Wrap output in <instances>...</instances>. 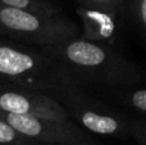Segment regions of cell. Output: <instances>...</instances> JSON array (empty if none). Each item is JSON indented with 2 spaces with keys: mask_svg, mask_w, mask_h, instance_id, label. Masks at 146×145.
Returning a JSON list of instances; mask_svg holds the SVG:
<instances>
[{
  "mask_svg": "<svg viewBox=\"0 0 146 145\" xmlns=\"http://www.w3.org/2000/svg\"><path fill=\"white\" fill-rule=\"evenodd\" d=\"M77 35V25L62 13L50 15L0 4V36L42 49L68 41Z\"/></svg>",
  "mask_w": 146,
  "mask_h": 145,
  "instance_id": "3",
  "label": "cell"
},
{
  "mask_svg": "<svg viewBox=\"0 0 146 145\" xmlns=\"http://www.w3.org/2000/svg\"><path fill=\"white\" fill-rule=\"evenodd\" d=\"M0 81L48 94L76 85L59 62L42 49L0 36ZM78 86V85H77Z\"/></svg>",
  "mask_w": 146,
  "mask_h": 145,
  "instance_id": "2",
  "label": "cell"
},
{
  "mask_svg": "<svg viewBox=\"0 0 146 145\" xmlns=\"http://www.w3.org/2000/svg\"><path fill=\"white\" fill-rule=\"evenodd\" d=\"M0 4L15 9L37 12L42 14H59L62 13V7L50 0H0Z\"/></svg>",
  "mask_w": 146,
  "mask_h": 145,
  "instance_id": "8",
  "label": "cell"
},
{
  "mask_svg": "<svg viewBox=\"0 0 146 145\" xmlns=\"http://www.w3.org/2000/svg\"><path fill=\"white\" fill-rule=\"evenodd\" d=\"M51 98L63 105L71 120L90 134L113 138L131 136V120L88 95L81 86H67L54 92Z\"/></svg>",
  "mask_w": 146,
  "mask_h": 145,
  "instance_id": "4",
  "label": "cell"
},
{
  "mask_svg": "<svg viewBox=\"0 0 146 145\" xmlns=\"http://www.w3.org/2000/svg\"><path fill=\"white\" fill-rule=\"evenodd\" d=\"M15 143H32V141H30L25 136H22L9 123L0 118V144H15Z\"/></svg>",
  "mask_w": 146,
  "mask_h": 145,
  "instance_id": "10",
  "label": "cell"
},
{
  "mask_svg": "<svg viewBox=\"0 0 146 145\" xmlns=\"http://www.w3.org/2000/svg\"><path fill=\"white\" fill-rule=\"evenodd\" d=\"M131 87L132 86L113 89L115 91L118 102L136 112L146 114V89H141V87L131 89Z\"/></svg>",
  "mask_w": 146,
  "mask_h": 145,
  "instance_id": "9",
  "label": "cell"
},
{
  "mask_svg": "<svg viewBox=\"0 0 146 145\" xmlns=\"http://www.w3.org/2000/svg\"><path fill=\"white\" fill-rule=\"evenodd\" d=\"M0 145H38L33 143H15V144H0Z\"/></svg>",
  "mask_w": 146,
  "mask_h": 145,
  "instance_id": "14",
  "label": "cell"
},
{
  "mask_svg": "<svg viewBox=\"0 0 146 145\" xmlns=\"http://www.w3.org/2000/svg\"><path fill=\"white\" fill-rule=\"evenodd\" d=\"M77 15L82 26L81 37L110 45L118 35V12L78 5Z\"/></svg>",
  "mask_w": 146,
  "mask_h": 145,
  "instance_id": "7",
  "label": "cell"
},
{
  "mask_svg": "<svg viewBox=\"0 0 146 145\" xmlns=\"http://www.w3.org/2000/svg\"><path fill=\"white\" fill-rule=\"evenodd\" d=\"M133 14L137 25L146 35V0H133Z\"/></svg>",
  "mask_w": 146,
  "mask_h": 145,
  "instance_id": "13",
  "label": "cell"
},
{
  "mask_svg": "<svg viewBox=\"0 0 146 145\" xmlns=\"http://www.w3.org/2000/svg\"><path fill=\"white\" fill-rule=\"evenodd\" d=\"M0 113L71 120L64 107L48 94L0 81Z\"/></svg>",
  "mask_w": 146,
  "mask_h": 145,
  "instance_id": "6",
  "label": "cell"
},
{
  "mask_svg": "<svg viewBox=\"0 0 146 145\" xmlns=\"http://www.w3.org/2000/svg\"><path fill=\"white\" fill-rule=\"evenodd\" d=\"M0 118L35 144L44 145H95L88 131L73 120L0 113Z\"/></svg>",
  "mask_w": 146,
  "mask_h": 145,
  "instance_id": "5",
  "label": "cell"
},
{
  "mask_svg": "<svg viewBox=\"0 0 146 145\" xmlns=\"http://www.w3.org/2000/svg\"><path fill=\"white\" fill-rule=\"evenodd\" d=\"M131 136L140 145H146V121L131 120Z\"/></svg>",
  "mask_w": 146,
  "mask_h": 145,
  "instance_id": "12",
  "label": "cell"
},
{
  "mask_svg": "<svg viewBox=\"0 0 146 145\" xmlns=\"http://www.w3.org/2000/svg\"><path fill=\"white\" fill-rule=\"evenodd\" d=\"M76 1L78 3V5H82V7L119 12L124 0H76Z\"/></svg>",
  "mask_w": 146,
  "mask_h": 145,
  "instance_id": "11",
  "label": "cell"
},
{
  "mask_svg": "<svg viewBox=\"0 0 146 145\" xmlns=\"http://www.w3.org/2000/svg\"><path fill=\"white\" fill-rule=\"evenodd\" d=\"M59 62L76 85L106 86L110 89L135 86L142 78L141 68L111 45L74 37L42 48Z\"/></svg>",
  "mask_w": 146,
  "mask_h": 145,
  "instance_id": "1",
  "label": "cell"
}]
</instances>
